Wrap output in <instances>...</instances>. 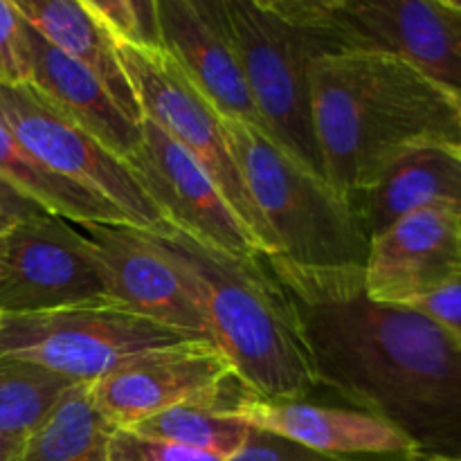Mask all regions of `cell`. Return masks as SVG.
Returning a JSON list of instances; mask_svg holds the SVG:
<instances>
[{
  "label": "cell",
  "instance_id": "11",
  "mask_svg": "<svg viewBox=\"0 0 461 461\" xmlns=\"http://www.w3.org/2000/svg\"><path fill=\"white\" fill-rule=\"evenodd\" d=\"M126 165L169 228L239 259L264 255L201 162L160 126L140 122V144Z\"/></svg>",
  "mask_w": 461,
  "mask_h": 461
},
{
  "label": "cell",
  "instance_id": "4",
  "mask_svg": "<svg viewBox=\"0 0 461 461\" xmlns=\"http://www.w3.org/2000/svg\"><path fill=\"white\" fill-rule=\"evenodd\" d=\"M268 133L324 180L311 108V61L336 52L306 0H212Z\"/></svg>",
  "mask_w": 461,
  "mask_h": 461
},
{
  "label": "cell",
  "instance_id": "24",
  "mask_svg": "<svg viewBox=\"0 0 461 461\" xmlns=\"http://www.w3.org/2000/svg\"><path fill=\"white\" fill-rule=\"evenodd\" d=\"M115 45L160 52L158 0H81Z\"/></svg>",
  "mask_w": 461,
  "mask_h": 461
},
{
  "label": "cell",
  "instance_id": "14",
  "mask_svg": "<svg viewBox=\"0 0 461 461\" xmlns=\"http://www.w3.org/2000/svg\"><path fill=\"white\" fill-rule=\"evenodd\" d=\"M84 228L106 268L113 304L210 340L196 293L149 232L124 223H86Z\"/></svg>",
  "mask_w": 461,
  "mask_h": 461
},
{
  "label": "cell",
  "instance_id": "30",
  "mask_svg": "<svg viewBox=\"0 0 461 461\" xmlns=\"http://www.w3.org/2000/svg\"><path fill=\"white\" fill-rule=\"evenodd\" d=\"M23 448V439H9L0 437V461H14Z\"/></svg>",
  "mask_w": 461,
  "mask_h": 461
},
{
  "label": "cell",
  "instance_id": "9",
  "mask_svg": "<svg viewBox=\"0 0 461 461\" xmlns=\"http://www.w3.org/2000/svg\"><path fill=\"white\" fill-rule=\"evenodd\" d=\"M0 120L39 165L106 198L133 228L144 232L169 228L133 169L32 84L0 86Z\"/></svg>",
  "mask_w": 461,
  "mask_h": 461
},
{
  "label": "cell",
  "instance_id": "33",
  "mask_svg": "<svg viewBox=\"0 0 461 461\" xmlns=\"http://www.w3.org/2000/svg\"><path fill=\"white\" fill-rule=\"evenodd\" d=\"M423 461H450V459H437V457H430V459H423Z\"/></svg>",
  "mask_w": 461,
  "mask_h": 461
},
{
  "label": "cell",
  "instance_id": "13",
  "mask_svg": "<svg viewBox=\"0 0 461 461\" xmlns=\"http://www.w3.org/2000/svg\"><path fill=\"white\" fill-rule=\"evenodd\" d=\"M461 279V210L430 207L369 239L365 293L376 304L410 306Z\"/></svg>",
  "mask_w": 461,
  "mask_h": 461
},
{
  "label": "cell",
  "instance_id": "22",
  "mask_svg": "<svg viewBox=\"0 0 461 461\" xmlns=\"http://www.w3.org/2000/svg\"><path fill=\"white\" fill-rule=\"evenodd\" d=\"M129 430L149 439L201 450L228 459L250 435L252 426L234 414L232 403H187L135 423Z\"/></svg>",
  "mask_w": 461,
  "mask_h": 461
},
{
  "label": "cell",
  "instance_id": "19",
  "mask_svg": "<svg viewBox=\"0 0 461 461\" xmlns=\"http://www.w3.org/2000/svg\"><path fill=\"white\" fill-rule=\"evenodd\" d=\"M14 5L36 34L93 72L131 122H142V111L117 45L81 0H14Z\"/></svg>",
  "mask_w": 461,
  "mask_h": 461
},
{
  "label": "cell",
  "instance_id": "34",
  "mask_svg": "<svg viewBox=\"0 0 461 461\" xmlns=\"http://www.w3.org/2000/svg\"><path fill=\"white\" fill-rule=\"evenodd\" d=\"M457 151H459V156H461V142H459V149H457Z\"/></svg>",
  "mask_w": 461,
  "mask_h": 461
},
{
  "label": "cell",
  "instance_id": "27",
  "mask_svg": "<svg viewBox=\"0 0 461 461\" xmlns=\"http://www.w3.org/2000/svg\"><path fill=\"white\" fill-rule=\"evenodd\" d=\"M223 461H331L275 432L252 428L241 448Z\"/></svg>",
  "mask_w": 461,
  "mask_h": 461
},
{
  "label": "cell",
  "instance_id": "32",
  "mask_svg": "<svg viewBox=\"0 0 461 461\" xmlns=\"http://www.w3.org/2000/svg\"><path fill=\"white\" fill-rule=\"evenodd\" d=\"M0 261H3V234H0Z\"/></svg>",
  "mask_w": 461,
  "mask_h": 461
},
{
  "label": "cell",
  "instance_id": "25",
  "mask_svg": "<svg viewBox=\"0 0 461 461\" xmlns=\"http://www.w3.org/2000/svg\"><path fill=\"white\" fill-rule=\"evenodd\" d=\"M32 81V52L27 23L14 0H0V86Z\"/></svg>",
  "mask_w": 461,
  "mask_h": 461
},
{
  "label": "cell",
  "instance_id": "23",
  "mask_svg": "<svg viewBox=\"0 0 461 461\" xmlns=\"http://www.w3.org/2000/svg\"><path fill=\"white\" fill-rule=\"evenodd\" d=\"M72 385L41 365L0 358V437L25 441Z\"/></svg>",
  "mask_w": 461,
  "mask_h": 461
},
{
  "label": "cell",
  "instance_id": "12",
  "mask_svg": "<svg viewBox=\"0 0 461 461\" xmlns=\"http://www.w3.org/2000/svg\"><path fill=\"white\" fill-rule=\"evenodd\" d=\"M93 401L117 428H131L176 405L232 403L248 394L210 340L153 351L90 385Z\"/></svg>",
  "mask_w": 461,
  "mask_h": 461
},
{
  "label": "cell",
  "instance_id": "16",
  "mask_svg": "<svg viewBox=\"0 0 461 461\" xmlns=\"http://www.w3.org/2000/svg\"><path fill=\"white\" fill-rule=\"evenodd\" d=\"M158 18L165 52L216 113L268 133L212 0H158Z\"/></svg>",
  "mask_w": 461,
  "mask_h": 461
},
{
  "label": "cell",
  "instance_id": "8",
  "mask_svg": "<svg viewBox=\"0 0 461 461\" xmlns=\"http://www.w3.org/2000/svg\"><path fill=\"white\" fill-rule=\"evenodd\" d=\"M115 306L95 243L54 214L18 221L3 234L0 315Z\"/></svg>",
  "mask_w": 461,
  "mask_h": 461
},
{
  "label": "cell",
  "instance_id": "29",
  "mask_svg": "<svg viewBox=\"0 0 461 461\" xmlns=\"http://www.w3.org/2000/svg\"><path fill=\"white\" fill-rule=\"evenodd\" d=\"M0 214L9 216V219L14 221H25L32 219V216L48 214V212H45L39 203L30 201L25 194L18 192L16 187H12V185L0 180Z\"/></svg>",
  "mask_w": 461,
  "mask_h": 461
},
{
  "label": "cell",
  "instance_id": "10",
  "mask_svg": "<svg viewBox=\"0 0 461 461\" xmlns=\"http://www.w3.org/2000/svg\"><path fill=\"white\" fill-rule=\"evenodd\" d=\"M336 52L394 54L461 99V0H309Z\"/></svg>",
  "mask_w": 461,
  "mask_h": 461
},
{
  "label": "cell",
  "instance_id": "3",
  "mask_svg": "<svg viewBox=\"0 0 461 461\" xmlns=\"http://www.w3.org/2000/svg\"><path fill=\"white\" fill-rule=\"evenodd\" d=\"M201 302L210 342L255 399H309L320 390L295 313L266 255L239 259L174 228L149 232Z\"/></svg>",
  "mask_w": 461,
  "mask_h": 461
},
{
  "label": "cell",
  "instance_id": "15",
  "mask_svg": "<svg viewBox=\"0 0 461 461\" xmlns=\"http://www.w3.org/2000/svg\"><path fill=\"white\" fill-rule=\"evenodd\" d=\"M234 414L252 428L275 432L331 461H423L417 446L374 414L311 403L309 399L264 401L246 394Z\"/></svg>",
  "mask_w": 461,
  "mask_h": 461
},
{
  "label": "cell",
  "instance_id": "26",
  "mask_svg": "<svg viewBox=\"0 0 461 461\" xmlns=\"http://www.w3.org/2000/svg\"><path fill=\"white\" fill-rule=\"evenodd\" d=\"M111 461H223L216 455L201 450L183 448V446L167 444V441L149 439L129 428H117L108 446Z\"/></svg>",
  "mask_w": 461,
  "mask_h": 461
},
{
  "label": "cell",
  "instance_id": "18",
  "mask_svg": "<svg viewBox=\"0 0 461 461\" xmlns=\"http://www.w3.org/2000/svg\"><path fill=\"white\" fill-rule=\"evenodd\" d=\"M369 239L403 216L430 207L461 210V156L453 147H423L401 158L374 187L351 198Z\"/></svg>",
  "mask_w": 461,
  "mask_h": 461
},
{
  "label": "cell",
  "instance_id": "21",
  "mask_svg": "<svg viewBox=\"0 0 461 461\" xmlns=\"http://www.w3.org/2000/svg\"><path fill=\"white\" fill-rule=\"evenodd\" d=\"M0 180L18 192L25 194L30 201L39 203L48 214L61 216L75 223H124L131 225L124 212L97 196L90 189L61 178L45 169L21 147L12 131L0 120Z\"/></svg>",
  "mask_w": 461,
  "mask_h": 461
},
{
  "label": "cell",
  "instance_id": "2",
  "mask_svg": "<svg viewBox=\"0 0 461 461\" xmlns=\"http://www.w3.org/2000/svg\"><path fill=\"white\" fill-rule=\"evenodd\" d=\"M324 180L351 203L401 158L461 142V99L394 54L342 50L309 68Z\"/></svg>",
  "mask_w": 461,
  "mask_h": 461
},
{
  "label": "cell",
  "instance_id": "1",
  "mask_svg": "<svg viewBox=\"0 0 461 461\" xmlns=\"http://www.w3.org/2000/svg\"><path fill=\"white\" fill-rule=\"evenodd\" d=\"M295 313L320 390L403 432L423 459H461V349L412 306L376 304L363 270L266 257Z\"/></svg>",
  "mask_w": 461,
  "mask_h": 461
},
{
  "label": "cell",
  "instance_id": "20",
  "mask_svg": "<svg viewBox=\"0 0 461 461\" xmlns=\"http://www.w3.org/2000/svg\"><path fill=\"white\" fill-rule=\"evenodd\" d=\"M115 430V423L95 405L88 383H75L23 441L14 461H111L108 446Z\"/></svg>",
  "mask_w": 461,
  "mask_h": 461
},
{
  "label": "cell",
  "instance_id": "7",
  "mask_svg": "<svg viewBox=\"0 0 461 461\" xmlns=\"http://www.w3.org/2000/svg\"><path fill=\"white\" fill-rule=\"evenodd\" d=\"M117 54L138 97L142 120L160 126L171 140L201 162L261 252L266 257H277V243L257 212L230 151L223 117L198 93L196 86L183 75L165 50L153 52L117 45Z\"/></svg>",
  "mask_w": 461,
  "mask_h": 461
},
{
  "label": "cell",
  "instance_id": "6",
  "mask_svg": "<svg viewBox=\"0 0 461 461\" xmlns=\"http://www.w3.org/2000/svg\"><path fill=\"white\" fill-rule=\"evenodd\" d=\"M194 340L205 338L162 327L120 306L0 315V358L41 365L68 381L88 385L153 351Z\"/></svg>",
  "mask_w": 461,
  "mask_h": 461
},
{
  "label": "cell",
  "instance_id": "28",
  "mask_svg": "<svg viewBox=\"0 0 461 461\" xmlns=\"http://www.w3.org/2000/svg\"><path fill=\"white\" fill-rule=\"evenodd\" d=\"M410 306L430 318L461 349V279Z\"/></svg>",
  "mask_w": 461,
  "mask_h": 461
},
{
  "label": "cell",
  "instance_id": "31",
  "mask_svg": "<svg viewBox=\"0 0 461 461\" xmlns=\"http://www.w3.org/2000/svg\"><path fill=\"white\" fill-rule=\"evenodd\" d=\"M14 223H18V221L9 219V216H5V214H0V234H5V232H7V230L12 228Z\"/></svg>",
  "mask_w": 461,
  "mask_h": 461
},
{
  "label": "cell",
  "instance_id": "35",
  "mask_svg": "<svg viewBox=\"0 0 461 461\" xmlns=\"http://www.w3.org/2000/svg\"><path fill=\"white\" fill-rule=\"evenodd\" d=\"M459 461H461V459H459Z\"/></svg>",
  "mask_w": 461,
  "mask_h": 461
},
{
  "label": "cell",
  "instance_id": "5",
  "mask_svg": "<svg viewBox=\"0 0 461 461\" xmlns=\"http://www.w3.org/2000/svg\"><path fill=\"white\" fill-rule=\"evenodd\" d=\"M230 151L277 259L306 270H365L369 237L349 201L288 156L266 131L225 120Z\"/></svg>",
  "mask_w": 461,
  "mask_h": 461
},
{
  "label": "cell",
  "instance_id": "17",
  "mask_svg": "<svg viewBox=\"0 0 461 461\" xmlns=\"http://www.w3.org/2000/svg\"><path fill=\"white\" fill-rule=\"evenodd\" d=\"M27 39L32 52L30 84L108 151L124 162L129 160L140 144V124L122 113L93 72L68 54L59 52L30 25Z\"/></svg>",
  "mask_w": 461,
  "mask_h": 461
}]
</instances>
